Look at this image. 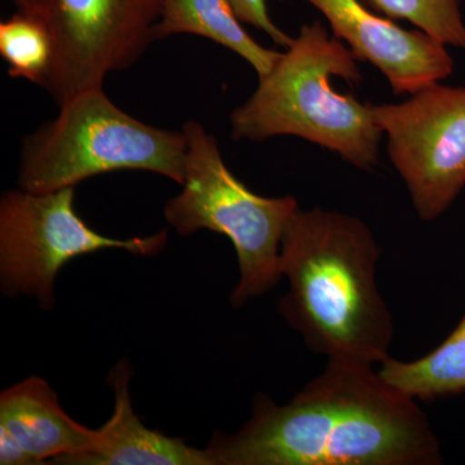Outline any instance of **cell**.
<instances>
[{
  "label": "cell",
  "mask_w": 465,
  "mask_h": 465,
  "mask_svg": "<svg viewBox=\"0 0 465 465\" xmlns=\"http://www.w3.org/2000/svg\"><path fill=\"white\" fill-rule=\"evenodd\" d=\"M213 465H439L440 440L412 397L374 367L329 361L320 376L281 406L253 400L234 434L215 432Z\"/></svg>",
  "instance_id": "1"
},
{
  "label": "cell",
  "mask_w": 465,
  "mask_h": 465,
  "mask_svg": "<svg viewBox=\"0 0 465 465\" xmlns=\"http://www.w3.org/2000/svg\"><path fill=\"white\" fill-rule=\"evenodd\" d=\"M379 258L360 217L321 207L291 217L280 255L290 289L278 309L314 353L372 367L391 357L394 327L376 284Z\"/></svg>",
  "instance_id": "2"
},
{
  "label": "cell",
  "mask_w": 465,
  "mask_h": 465,
  "mask_svg": "<svg viewBox=\"0 0 465 465\" xmlns=\"http://www.w3.org/2000/svg\"><path fill=\"white\" fill-rule=\"evenodd\" d=\"M333 76L362 81L353 52L321 21L305 24L252 96L232 110V140L295 136L335 153L358 170H374L384 134L372 105L332 88Z\"/></svg>",
  "instance_id": "3"
},
{
  "label": "cell",
  "mask_w": 465,
  "mask_h": 465,
  "mask_svg": "<svg viewBox=\"0 0 465 465\" xmlns=\"http://www.w3.org/2000/svg\"><path fill=\"white\" fill-rule=\"evenodd\" d=\"M56 118L25 137L18 185L33 193L75 186L97 174L148 171L183 185L186 137L143 124L116 106L103 87L79 92Z\"/></svg>",
  "instance_id": "4"
},
{
  "label": "cell",
  "mask_w": 465,
  "mask_h": 465,
  "mask_svg": "<svg viewBox=\"0 0 465 465\" xmlns=\"http://www.w3.org/2000/svg\"><path fill=\"white\" fill-rule=\"evenodd\" d=\"M183 133L185 180L183 192L167 202L164 216L180 235L207 229L229 238L241 274L231 302L240 308L282 278L281 243L299 202L292 195L268 198L250 191L226 167L216 137L198 122H186Z\"/></svg>",
  "instance_id": "5"
},
{
  "label": "cell",
  "mask_w": 465,
  "mask_h": 465,
  "mask_svg": "<svg viewBox=\"0 0 465 465\" xmlns=\"http://www.w3.org/2000/svg\"><path fill=\"white\" fill-rule=\"evenodd\" d=\"M75 186L50 193L17 189L0 200V282L8 296L54 304V281L70 260L105 249L153 256L166 247L167 231L116 240L92 229L74 210Z\"/></svg>",
  "instance_id": "6"
},
{
  "label": "cell",
  "mask_w": 465,
  "mask_h": 465,
  "mask_svg": "<svg viewBox=\"0 0 465 465\" xmlns=\"http://www.w3.org/2000/svg\"><path fill=\"white\" fill-rule=\"evenodd\" d=\"M372 116L419 219H439L465 188V87L436 82Z\"/></svg>",
  "instance_id": "7"
},
{
  "label": "cell",
  "mask_w": 465,
  "mask_h": 465,
  "mask_svg": "<svg viewBox=\"0 0 465 465\" xmlns=\"http://www.w3.org/2000/svg\"><path fill=\"white\" fill-rule=\"evenodd\" d=\"M164 0H52L48 24L54 61L45 90L57 106L79 92L103 87L155 41Z\"/></svg>",
  "instance_id": "8"
},
{
  "label": "cell",
  "mask_w": 465,
  "mask_h": 465,
  "mask_svg": "<svg viewBox=\"0 0 465 465\" xmlns=\"http://www.w3.org/2000/svg\"><path fill=\"white\" fill-rule=\"evenodd\" d=\"M305 2L326 17L332 35L347 43L358 61H367L385 76L397 96H410L454 73L448 45L421 30L403 29L360 0Z\"/></svg>",
  "instance_id": "9"
},
{
  "label": "cell",
  "mask_w": 465,
  "mask_h": 465,
  "mask_svg": "<svg viewBox=\"0 0 465 465\" xmlns=\"http://www.w3.org/2000/svg\"><path fill=\"white\" fill-rule=\"evenodd\" d=\"M99 430L79 424L64 411L56 391L32 376L0 396V464H54L99 443Z\"/></svg>",
  "instance_id": "10"
},
{
  "label": "cell",
  "mask_w": 465,
  "mask_h": 465,
  "mask_svg": "<svg viewBox=\"0 0 465 465\" xmlns=\"http://www.w3.org/2000/svg\"><path fill=\"white\" fill-rule=\"evenodd\" d=\"M133 369L121 360L109 374L115 405L112 418L99 428L94 448L57 459L65 465H213L207 450L186 445L183 440L149 430L134 414L130 381Z\"/></svg>",
  "instance_id": "11"
},
{
  "label": "cell",
  "mask_w": 465,
  "mask_h": 465,
  "mask_svg": "<svg viewBox=\"0 0 465 465\" xmlns=\"http://www.w3.org/2000/svg\"><path fill=\"white\" fill-rule=\"evenodd\" d=\"M242 24L231 0H164L154 38L177 34L203 36L246 60L262 78L273 69L281 52L260 45Z\"/></svg>",
  "instance_id": "12"
},
{
  "label": "cell",
  "mask_w": 465,
  "mask_h": 465,
  "mask_svg": "<svg viewBox=\"0 0 465 465\" xmlns=\"http://www.w3.org/2000/svg\"><path fill=\"white\" fill-rule=\"evenodd\" d=\"M382 381L416 401H430L465 391V314L442 344L420 360L381 363Z\"/></svg>",
  "instance_id": "13"
},
{
  "label": "cell",
  "mask_w": 465,
  "mask_h": 465,
  "mask_svg": "<svg viewBox=\"0 0 465 465\" xmlns=\"http://www.w3.org/2000/svg\"><path fill=\"white\" fill-rule=\"evenodd\" d=\"M0 54L12 78L45 87L54 61V38L45 18L18 12L0 23Z\"/></svg>",
  "instance_id": "14"
},
{
  "label": "cell",
  "mask_w": 465,
  "mask_h": 465,
  "mask_svg": "<svg viewBox=\"0 0 465 465\" xmlns=\"http://www.w3.org/2000/svg\"><path fill=\"white\" fill-rule=\"evenodd\" d=\"M391 20H405L440 43L465 50L460 0H367Z\"/></svg>",
  "instance_id": "15"
},
{
  "label": "cell",
  "mask_w": 465,
  "mask_h": 465,
  "mask_svg": "<svg viewBox=\"0 0 465 465\" xmlns=\"http://www.w3.org/2000/svg\"><path fill=\"white\" fill-rule=\"evenodd\" d=\"M231 3L242 23L262 30L275 45L284 48L290 47L293 41L292 36L275 25L269 16L265 0H231Z\"/></svg>",
  "instance_id": "16"
},
{
  "label": "cell",
  "mask_w": 465,
  "mask_h": 465,
  "mask_svg": "<svg viewBox=\"0 0 465 465\" xmlns=\"http://www.w3.org/2000/svg\"><path fill=\"white\" fill-rule=\"evenodd\" d=\"M18 12L33 15L48 21L52 0H12Z\"/></svg>",
  "instance_id": "17"
}]
</instances>
